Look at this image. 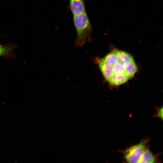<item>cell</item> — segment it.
<instances>
[{
    "instance_id": "1",
    "label": "cell",
    "mask_w": 163,
    "mask_h": 163,
    "mask_svg": "<svg viewBox=\"0 0 163 163\" xmlns=\"http://www.w3.org/2000/svg\"><path fill=\"white\" fill-rule=\"evenodd\" d=\"M96 62L105 79L114 86L122 85L135 75L137 67L133 56L123 51L114 50Z\"/></svg>"
},
{
    "instance_id": "2",
    "label": "cell",
    "mask_w": 163,
    "mask_h": 163,
    "mask_svg": "<svg viewBox=\"0 0 163 163\" xmlns=\"http://www.w3.org/2000/svg\"><path fill=\"white\" fill-rule=\"evenodd\" d=\"M73 21L77 34L75 44L77 46H82L91 40L92 26L86 11L73 16Z\"/></svg>"
},
{
    "instance_id": "3",
    "label": "cell",
    "mask_w": 163,
    "mask_h": 163,
    "mask_svg": "<svg viewBox=\"0 0 163 163\" xmlns=\"http://www.w3.org/2000/svg\"><path fill=\"white\" fill-rule=\"evenodd\" d=\"M146 149L145 143L143 141L132 146L124 152L126 160L129 163H139L142 154Z\"/></svg>"
},
{
    "instance_id": "4",
    "label": "cell",
    "mask_w": 163,
    "mask_h": 163,
    "mask_svg": "<svg viewBox=\"0 0 163 163\" xmlns=\"http://www.w3.org/2000/svg\"><path fill=\"white\" fill-rule=\"evenodd\" d=\"M69 7L73 16L86 11L84 0H69Z\"/></svg>"
},
{
    "instance_id": "5",
    "label": "cell",
    "mask_w": 163,
    "mask_h": 163,
    "mask_svg": "<svg viewBox=\"0 0 163 163\" xmlns=\"http://www.w3.org/2000/svg\"><path fill=\"white\" fill-rule=\"evenodd\" d=\"M156 160L155 157L149 150L146 149L139 163H154L155 162Z\"/></svg>"
},
{
    "instance_id": "6",
    "label": "cell",
    "mask_w": 163,
    "mask_h": 163,
    "mask_svg": "<svg viewBox=\"0 0 163 163\" xmlns=\"http://www.w3.org/2000/svg\"><path fill=\"white\" fill-rule=\"evenodd\" d=\"M11 46H4L0 45V57L8 54L13 49Z\"/></svg>"
},
{
    "instance_id": "7",
    "label": "cell",
    "mask_w": 163,
    "mask_h": 163,
    "mask_svg": "<svg viewBox=\"0 0 163 163\" xmlns=\"http://www.w3.org/2000/svg\"><path fill=\"white\" fill-rule=\"evenodd\" d=\"M157 116L158 117L161 118L162 120L163 119V108L162 107L158 110L157 113Z\"/></svg>"
}]
</instances>
